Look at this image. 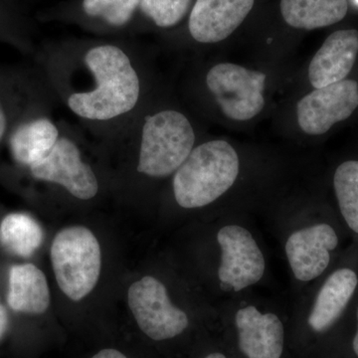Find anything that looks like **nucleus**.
I'll use <instances>...</instances> for the list:
<instances>
[{
    "label": "nucleus",
    "instance_id": "nucleus-26",
    "mask_svg": "<svg viewBox=\"0 0 358 358\" xmlns=\"http://www.w3.org/2000/svg\"><path fill=\"white\" fill-rule=\"evenodd\" d=\"M205 358H226L224 357L223 355H221V353H211V355H209L208 357Z\"/></svg>",
    "mask_w": 358,
    "mask_h": 358
},
{
    "label": "nucleus",
    "instance_id": "nucleus-23",
    "mask_svg": "<svg viewBox=\"0 0 358 358\" xmlns=\"http://www.w3.org/2000/svg\"><path fill=\"white\" fill-rule=\"evenodd\" d=\"M92 358H128L126 355H122L121 352L117 350H112V348H107V350H101L94 355Z\"/></svg>",
    "mask_w": 358,
    "mask_h": 358
},
{
    "label": "nucleus",
    "instance_id": "nucleus-24",
    "mask_svg": "<svg viewBox=\"0 0 358 358\" xmlns=\"http://www.w3.org/2000/svg\"><path fill=\"white\" fill-rule=\"evenodd\" d=\"M7 327H8V315H7L6 308L0 303V339L6 333Z\"/></svg>",
    "mask_w": 358,
    "mask_h": 358
},
{
    "label": "nucleus",
    "instance_id": "nucleus-9",
    "mask_svg": "<svg viewBox=\"0 0 358 358\" xmlns=\"http://www.w3.org/2000/svg\"><path fill=\"white\" fill-rule=\"evenodd\" d=\"M358 107V83L343 80L315 89L298 103V122L306 134H326L336 122L345 121Z\"/></svg>",
    "mask_w": 358,
    "mask_h": 358
},
{
    "label": "nucleus",
    "instance_id": "nucleus-25",
    "mask_svg": "<svg viewBox=\"0 0 358 358\" xmlns=\"http://www.w3.org/2000/svg\"><path fill=\"white\" fill-rule=\"evenodd\" d=\"M353 350H355V355H357L358 357V308H357V334H355V338H353Z\"/></svg>",
    "mask_w": 358,
    "mask_h": 358
},
{
    "label": "nucleus",
    "instance_id": "nucleus-7",
    "mask_svg": "<svg viewBox=\"0 0 358 358\" xmlns=\"http://www.w3.org/2000/svg\"><path fill=\"white\" fill-rule=\"evenodd\" d=\"M28 169L33 178L61 186L75 199L90 200L98 194L95 171L85 162L77 143L63 134L53 150Z\"/></svg>",
    "mask_w": 358,
    "mask_h": 358
},
{
    "label": "nucleus",
    "instance_id": "nucleus-8",
    "mask_svg": "<svg viewBox=\"0 0 358 358\" xmlns=\"http://www.w3.org/2000/svg\"><path fill=\"white\" fill-rule=\"evenodd\" d=\"M217 241L222 251L218 275L223 291L240 292L262 279L265 259L248 230L225 226L219 230Z\"/></svg>",
    "mask_w": 358,
    "mask_h": 358
},
{
    "label": "nucleus",
    "instance_id": "nucleus-22",
    "mask_svg": "<svg viewBox=\"0 0 358 358\" xmlns=\"http://www.w3.org/2000/svg\"><path fill=\"white\" fill-rule=\"evenodd\" d=\"M3 91L0 89V145L6 141L9 131L13 128V115L11 112V107Z\"/></svg>",
    "mask_w": 358,
    "mask_h": 358
},
{
    "label": "nucleus",
    "instance_id": "nucleus-11",
    "mask_svg": "<svg viewBox=\"0 0 358 358\" xmlns=\"http://www.w3.org/2000/svg\"><path fill=\"white\" fill-rule=\"evenodd\" d=\"M255 0H196L188 29L200 43H217L229 37L253 8Z\"/></svg>",
    "mask_w": 358,
    "mask_h": 358
},
{
    "label": "nucleus",
    "instance_id": "nucleus-1",
    "mask_svg": "<svg viewBox=\"0 0 358 358\" xmlns=\"http://www.w3.org/2000/svg\"><path fill=\"white\" fill-rule=\"evenodd\" d=\"M83 64L93 86L70 92L68 109L80 119L103 122L124 117L140 102L141 82L128 53L115 44H99L85 52Z\"/></svg>",
    "mask_w": 358,
    "mask_h": 358
},
{
    "label": "nucleus",
    "instance_id": "nucleus-18",
    "mask_svg": "<svg viewBox=\"0 0 358 358\" xmlns=\"http://www.w3.org/2000/svg\"><path fill=\"white\" fill-rule=\"evenodd\" d=\"M44 232L40 224L26 213H10L0 224V241L11 253L28 258L41 246Z\"/></svg>",
    "mask_w": 358,
    "mask_h": 358
},
{
    "label": "nucleus",
    "instance_id": "nucleus-4",
    "mask_svg": "<svg viewBox=\"0 0 358 358\" xmlns=\"http://www.w3.org/2000/svg\"><path fill=\"white\" fill-rule=\"evenodd\" d=\"M50 256L59 288L70 300H83L95 289L102 270V251L89 228L75 225L59 231Z\"/></svg>",
    "mask_w": 358,
    "mask_h": 358
},
{
    "label": "nucleus",
    "instance_id": "nucleus-2",
    "mask_svg": "<svg viewBox=\"0 0 358 358\" xmlns=\"http://www.w3.org/2000/svg\"><path fill=\"white\" fill-rule=\"evenodd\" d=\"M238 174L239 157L227 141L202 143L174 173V197L183 208L206 206L229 190Z\"/></svg>",
    "mask_w": 358,
    "mask_h": 358
},
{
    "label": "nucleus",
    "instance_id": "nucleus-13",
    "mask_svg": "<svg viewBox=\"0 0 358 358\" xmlns=\"http://www.w3.org/2000/svg\"><path fill=\"white\" fill-rule=\"evenodd\" d=\"M357 54V30L334 32L313 56L308 68L310 84L319 89L343 81L352 70Z\"/></svg>",
    "mask_w": 358,
    "mask_h": 358
},
{
    "label": "nucleus",
    "instance_id": "nucleus-27",
    "mask_svg": "<svg viewBox=\"0 0 358 358\" xmlns=\"http://www.w3.org/2000/svg\"><path fill=\"white\" fill-rule=\"evenodd\" d=\"M355 2H357V3L358 4V0H355Z\"/></svg>",
    "mask_w": 358,
    "mask_h": 358
},
{
    "label": "nucleus",
    "instance_id": "nucleus-15",
    "mask_svg": "<svg viewBox=\"0 0 358 358\" xmlns=\"http://www.w3.org/2000/svg\"><path fill=\"white\" fill-rule=\"evenodd\" d=\"M7 303L17 313L41 315L46 312L50 306V289L44 273L29 263L11 267Z\"/></svg>",
    "mask_w": 358,
    "mask_h": 358
},
{
    "label": "nucleus",
    "instance_id": "nucleus-19",
    "mask_svg": "<svg viewBox=\"0 0 358 358\" xmlns=\"http://www.w3.org/2000/svg\"><path fill=\"white\" fill-rule=\"evenodd\" d=\"M334 190L339 209L350 229L358 234V162L348 160L336 169Z\"/></svg>",
    "mask_w": 358,
    "mask_h": 358
},
{
    "label": "nucleus",
    "instance_id": "nucleus-6",
    "mask_svg": "<svg viewBox=\"0 0 358 358\" xmlns=\"http://www.w3.org/2000/svg\"><path fill=\"white\" fill-rule=\"evenodd\" d=\"M128 303L141 331L154 341L176 338L189 324L187 315L171 303L166 286L152 275L129 287Z\"/></svg>",
    "mask_w": 358,
    "mask_h": 358
},
{
    "label": "nucleus",
    "instance_id": "nucleus-14",
    "mask_svg": "<svg viewBox=\"0 0 358 358\" xmlns=\"http://www.w3.org/2000/svg\"><path fill=\"white\" fill-rule=\"evenodd\" d=\"M60 136L50 117L33 115L14 122L6 141L14 162L29 169L53 150Z\"/></svg>",
    "mask_w": 358,
    "mask_h": 358
},
{
    "label": "nucleus",
    "instance_id": "nucleus-16",
    "mask_svg": "<svg viewBox=\"0 0 358 358\" xmlns=\"http://www.w3.org/2000/svg\"><path fill=\"white\" fill-rule=\"evenodd\" d=\"M357 284V275L350 268H341L329 275L308 317L313 331H324L333 326L350 303Z\"/></svg>",
    "mask_w": 358,
    "mask_h": 358
},
{
    "label": "nucleus",
    "instance_id": "nucleus-20",
    "mask_svg": "<svg viewBox=\"0 0 358 358\" xmlns=\"http://www.w3.org/2000/svg\"><path fill=\"white\" fill-rule=\"evenodd\" d=\"M141 0H83L82 8L90 17L113 27H122L133 20Z\"/></svg>",
    "mask_w": 358,
    "mask_h": 358
},
{
    "label": "nucleus",
    "instance_id": "nucleus-10",
    "mask_svg": "<svg viewBox=\"0 0 358 358\" xmlns=\"http://www.w3.org/2000/svg\"><path fill=\"white\" fill-rule=\"evenodd\" d=\"M338 244L336 231L327 224L293 233L287 241L286 253L294 277L308 282L322 275L331 261L329 253Z\"/></svg>",
    "mask_w": 358,
    "mask_h": 358
},
{
    "label": "nucleus",
    "instance_id": "nucleus-5",
    "mask_svg": "<svg viewBox=\"0 0 358 358\" xmlns=\"http://www.w3.org/2000/svg\"><path fill=\"white\" fill-rule=\"evenodd\" d=\"M266 75L232 63H221L207 73L206 85L226 117L248 121L265 106Z\"/></svg>",
    "mask_w": 358,
    "mask_h": 358
},
{
    "label": "nucleus",
    "instance_id": "nucleus-17",
    "mask_svg": "<svg viewBox=\"0 0 358 358\" xmlns=\"http://www.w3.org/2000/svg\"><path fill=\"white\" fill-rule=\"evenodd\" d=\"M348 10V0H281L282 18L299 29L333 25L343 20Z\"/></svg>",
    "mask_w": 358,
    "mask_h": 358
},
{
    "label": "nucleus",
    "instance_id": "nucleus-21",
    "mask_svg": "<svg viewBox=\"0 0 358 358\" xmlns=\"http://www.w3.org/2000/svg\"><path fill=\"white\" fill-rule=\"evenodd\" d=\"M193 0H141L140 8L162 28L173 27L185 18Z\"/></svg>",
    "mask_w": 358,
    "mask_h": 358
},
{
    "label": "nucleus",
    "instance_id": "nucleus-3",
    "mask_svg": "<svg viewBox=\"0 0 358 358\" xmlns=\"http://www.w3.org/2000/svg\"><path fill=\"white\" fill-rule=\"evenodd\" d=\"M195 134L180 112L164 110L145 117L141 129L138 173L154 178L176 173L192 152Z\"/></svg>",
    "mask_w": 358,
    "mask_h": 358
},
{
    "label": "nucleus",
    "instance_id": "nucleus-12",
    "mask_svg": "<svg viewBox=\"0 0 358 358\" xmlns=\"http://www.w3.org/2000/svg\"><path fill=\"white\" fill-rule=\"evenodd\" d=\"M239 348L248 358H281L284 326L274 313H261L250 306L240 308L235 317Z\"/></svg>",
    "mask_w": 358,
    "mask_h": 358
}]
</instances>
